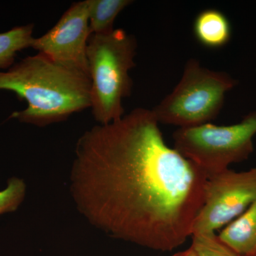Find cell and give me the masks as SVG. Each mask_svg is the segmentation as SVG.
I'll return each mask as SVG.
<instances>
[{"label": "cell", "mask_w": 256, "mask_h": 256, "mask_svg": "<svg viewBox=\"0 0 256 256\" xmlns=\"http://www.w3.org/2000/svg\"><path fill=\"white\" fill-rule=\"evenodd\" d=\"M256 256V254H255V255H254V256Z\"/></svg>", "instance_id": "obj_15"}, {"label": "cell", "mask_w": 256, "mask_h": 256, "mask_svg": "<svg viewBox=\"0 0 256 256\" xmlns=\"http://www.w3.org/2000/svg\"><path fill=\"white\" fill-rule=\"evenodd\" d=\"M256 200V166L247 171L227 169L207 178L204 203L192 234L214 232L242 214Z\"/></svg>", "instance_id": "obj_6"}, {"label": "cell", "mask_w": 256, "mask_h": 256, "mask_svg": "<svg viewBox=\"0 0 256 256\" xmlns=\"http://www.w3.org/2000/svg\"><path fill=\"white\" fill-rule=\"evenodd\" d=\"M88 6V0L72 4L50 31L34 38L32 48L89 76L87 46L92 32Z\"/></svg>", "instance_id": "obj_7"}, {"label": "cell", "mask_w": 256, "mask_h": 256, "mask_svg": "<svg viewBox=\"0 0 256 256\" xmlns=\"http://www.w3.org/2000/svg\"><path fill=\"white\" fill-rule=\"evenodd\" d=\"M26 190L23 180L12 178L8 180L6 188L0 191V215L18 210L24 198Z\"/></svg>", "instance_id": "obj_13"}, {"label": "cell", "mask_w": 256, "mask_h": 256, "mask_svg": "<svg viewBox=\"0 0 256 256\" xmlns=\"http://www.w3.org/2000/svg\"><path fill=\"white\" fill-rule=\"evenodd\" d=\"M207 178L166 144L152 110L138 108L79 138L70 192L96 228L146 248L172 252L192 236Z\"/></svg>", "instance_id": "obj_1"}, {"label": "cell", "mask_w": 256, "mask_h": 256, "mask_svg": "<svg viewBox=\"0 0 256 256\" xmlns=\"http://www.w3.org/2000/svg\"><path fill=\"white\" fill-rule=\"evenodd\" d=\"M218 236L240 256L256 254V200L242 215L222 229Z\"/></svg>", "instance_id": "obj_8"}, {"label": "cell", "mask_w": 256, "mask_h": 256, "mask_svg": "<svg viewBox=\"0 0 256 256\" xmlns=\"http://www.w3.org/2000/svg\"><path fill=\"white\" fill-rule=\"evenodd\" d=\"M236 84L226 72L210 70L192 58L172 92L152 110L159 124L180 128L208 124L217 118L226 94Z\"/></svg>", "instance_id": "obj_4"}, {"label": "cell", "mask_w": 256, "mask_h": 256, "mask_svg": "<svg viewBox=\"0 0 256 256\" xmlns=\"http://www.w3.org/2000/svg\"><path fill=\"white\" fill-rule=\"evenodd\" d=\"M172 256H196V255H195L193 249L190 247L186 249V250L176 252V254Z\"/></svg>", "instance_id": "obj_14"}, {"label": "cell", "mask_w": 256, "mask_h": 256, "mask_svg": "<svg viewBox=\"0 0 256 256\" xmlns=\"http://www.w3.org/2000/svg\"><path fill=\"white\" fill-rule=\"evenodd\" d=\"M89 28L94 34H107L114 30L118 15L132 4L130 0H88Z\"/></svg>", "instance_id": "obj_10"}, {"label": "cell", "mask_w": 256, "mask_h": 256, "mask_svg": "<svg viewBox=\"0 0 256 256\" xmlns=\"http://www.w3.org/2000/svg\"><path fill=\"white\" fill-rule=\"evenodd\" d=\"M34 28V25L30 24L0 33V68L12 66L18 52L32 47Z\"/></svg>", "instance_id": "obj_11"}, {"label": "cell", "mask_w": 256, "mask_h": 256, "mask_svg": "<svg viewBox=\"0 0 256 256\" xmlns=\"http://www.w3.org/2000/svg\"><path fill=\"white\" fill-rule=\"evenodd\" d=\"M138 44L136 37L122 28L107 34H92L88 41L87 60L90 86V108L99 124H107L124 116L122 101L132 94L129 70Z\"/></svg>", "instance_id": "obj_3"}, {"label": "cell", "mask_w": 256, "mask_h": 256, "mask_svg": "<svg viewBox=\"0 0 256 256\" xmlns=\"http://www.w3.org/2000/svg\"><path fill=\"white\" fill-rule=\"evenodd\" d=\"M197 41L208 48L225 46L230 41L232 28L228 18L220 10L207 9L197 15L194 22Z\"/></svg>", "instance_id": "obj_9"}, {"label": "cell", "mask_w": 256, "mask_h": 256, "mask_svg": "<svg viewBox=\"0 0 256 256\" xmlns=\"http://www.w3.org/2000/svg\"><path fill=\"white\" fill-rule=\"evenodd\" d=\"M256 134V111L238 124L218 126L208 122L194 127L180 128L173 134L174 148L197 165L207 178L242 162L254 152Z\"/></svg>", "instance_id": "obj_5"}, {"label": "cell", "mask_w": 256, "mask_h": 256, "mask_svg": "<svg viewBox=\"0 0 256 256\" xmlns=\"http://www.w3.org/2000/svg\"><path fill=\"white\" fill-rule=\"evenodd\" d=\"M191 247L196 256H240L214 232L194 234Z\"/></svg>", "instance_id": "obj_12"}, {"label": "cell", "mask_w": 256, "mask_h": 256, "mask_svg": "<svg viewBox=\"0 0 256 256\" xmlns=\"http://www.w3.org/2000/svg\"><path fill=\"white\" fill-rule=\"evenodd\" d=\"M90 77L42 53L28 56L0 72V90L14 92L28 108L12 117L44 127L90 108Z\"/></svg>", "instance_id": "obj_2"}]
</instances>
